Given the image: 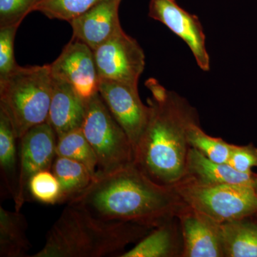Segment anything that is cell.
Returning a JSON list of instances; mask_svg holds the SVG:
<instances>
[{
	"instance_id": "27",
	"label": "cell",
	"mask_w": 257,
	"mask_h": 257,
	"mask_svg": "<svg viewBox=\"0 0 257 257\" xmlns=\"http://www.w3.org/2000/svg\"><path fill=\"white\" fill-rule=\"evenodd\" d=\"M227 163L240 172H252L251 169L257 167V147L253 145H231Z\"/></svg>"
},
{
	"instance_id": "11",
	"label": "cell",
	"mask_w": 257,
	"mask_h": 257,
	"mask_svg": "<svg viewBox=\"0 0 257 257\" xmlns=\"http://www.w3.org/2000/svg\"><path fill=\"white\" fill-rule=\"evenodd\" d=\"M149 16L164 24L185 42L202 70L210 69L206 37L198 17L182 9L175 0H150Z\"/></svg>"
},
{
	"instance_id": "21",
	"label": "cell",
	"mask_w": 257,
	"mask_h": 257,
	"mask_svg": "<svg viewBox=\"0 0 257 257\" xmlns=\"http://www.w3.org/2000/svg\"><path fill=\"white\" fill-rule=\"evenodd\" d=\"M56 156L77 161L86 166L93 175H96L97 158L82 128H76L57 138Z\"/></svg>"
},
{
	"instance_id": "24",
	"label": "cell",
	"mask_w": 257,
	"mask_h": 257,
	"mask_svg": "<svg viewBox=\"0 0 257 257\" xmlns=\"http://www.w3.org/2000/svg\"><path fill=\"white\" fill-rule=\"evenodd\" d=\"M28 194L30 200L55 205L62 204V188L58 179L51 170L40 171L30 179Z\"/></svg>"
},
{
	"instance_id": "28",
	"label": "cell",
	"mask_w": 257,
	"mask_h": 257,
	"mask_svg": "<svg viewBox=\"0 0 257 257\" xmlns=\"http://www.w3.org/2000/svg\"><path fill=\"white\" fill-rule=\"evenodd\" d=\"M256 192H257V189H256Z\"/></svg>"
},
{
	"instance_id": "5",
	"label": "cell",
	"mask_w": 257,
	"mask_h": 257,
	"mask_svg": "<svg viewBox=\"0 0 257 257\" xmlns=\"http://www.w3.org/2000/svg\"><path fill=\"white\" fill-rule=\"evenodd\" d=\"M82 130L97 158L95 175L111 173L134 164L133 144L99 92L87 101Z\"/></svg>"
},
{
	"instance_id": "20",
	"label": "cell",
	"mask_w": 257,
	"mask_h": 257,
	"mask_svg": "<svg viewBox=\"0 0 257 257\" xmlns=\"http://www.w3.org/2000/svg\"><path fill=\"white\" fill-rule=\"evenodd\" d=\"M51 170L60 183L62 204H68L80 195L95 177L86 166L65 157L56 156Z\"/></svg>"
},
{
	"instance_id": "26",
	"label": "cell",
	"mask_w": 257,
	"mask_h": 257,
	"mask_svg": "<svg viewBox=\"0 0 257 257\" xmlns=\"http://www.w3.org/2000/svg\"><path fill=\"white\" fill-rule=\"evenodd\" d=\"M20 25L0 28V79L4 78L18 67L15 58V39Z\"/></svg>"
},
{
	"instance_id": "12",
	"label": "cell",
	"mask_w": 257,
	"mask_h": 257,
	"mask_svg": "<svg viewBox=\"0 0 257 257\" xmlns=\"http://www.w3.org/2000/svg\"><path fill=\"white\" fill-rule=\"evenodd\" d=\"M177 217L183 240L182 257H224L220 223L187 204Z\"/></svg>"
},
{
	"instance_id": "7",
	"label": "cell",
	"mask_w": 257,
	"mask_h": 257,
	"mask_svg": "<svg viewBox=\"0 0 257 257\" xmlns=\"http://www.w3.org/2000/svg\"><path fill=\"white\" fill-rule=\"evenodd\" d=\"M99 80L138 86L145 67V55L137 40L121 30L94 50Z\"/></svg>"
},
{
	"instance_id": "25",
	"label": "cell",
	"mask_w": 257,
	"mask_h": 257,
	"mask_svg": "<svg viewBox=\"0 0 257 257\" xmlns=\"http://www.w3.org/2000/svg\"><path fill=\"white\" fill-rule=\"evenodd\" d=\"M40 0H0V28L20 25Z\"/></svg>"
},
{
	"instance_id": "22",
	"label": "cell",
	"mask_w": 257,
	"mask_h": 257,
	"mask_svg": "<svg viewBox=\"0 0 257 257\" xmlns=\"http://www.w3.org/2000/svg\"><path fill=\"white\" fill-rule=\"evenodd\" d=\"M188 141L190 147L200 152L209 160L217 163H227L231 144L221 138L209 136L203 131L199 123L192 124L189 128Z\"/></svg>"
},
{
	"instance_id": "9",
	"label": "cell",
	"mask_w": 257,
	"mask_h": 257,
	"mask_svg": "<svg viewBox=\"0 0 257 257\" xmlns=\"http://www.w3.org/2000/svg\"><path fill=\"white\" fill-rule=\"evenodd\" d=\"M99 94L114 119L127 135L135 151L150 117V106L140 99L138 86L100 79Z\"/></svg>"
},
{
	"instance_id": "14",
	"label": "cell",
	"mask_w": 257,
	"mask_h": 257,
	"mask_svg": "<svg viewBox=\"0 0 257 257\" xmlns=\"http://www.w3.org/2000/svg\"><path fill=\"white\" fill-rule=\"evenodd\" d=\"M86 104L87 101L69 83L53 78L47 121L55 130L57 138L76 128H82Z\"/></svg>"
},
{
	"instance_id": "19",
	"label": "cell",
	"mask_w": 257,
	"mask_h": 257,
	"mask_svg": "<svg viewBox=\"0 0 257 257\" xmlns=\"http://www.w3.org/2000/svg\"><path fill=\"white\" fill-rule=\"evenodd\" d=\"M28 223L20 211L0 207V256L23 257L31 248L27 236Z\"/></svg>"
},
{
	"instance_id": "15",
	"label": "cell",
	"mask_w": 257,
	"mask_h": 257,
	"mask_svg": "<svg viewBox=\"0 0 257 257\" xmlns=\"http://www.w3.org/2000/svg\"><path fill=\"white\" fill-rule=\"evenodd\" d=\"M185 177L203 184H237L257 189L256 174L240 172L228 163L213 162L192 147L187 156Z\"/></svg>"
},
{
	"instance_id": "3",
	"label": "cell",
	"mask_w": 257,
	"mask_h": 257,
	"mask_svg": "<svg viewBox=\"0 0 257 257\" xmlns=\"http://www.w3.org/2000/svg\"><path fill=\"white\" fill-rule=\"evenodd\" d=\"M153 228L135 223L106 221L67 204L51 227L43 247L31 257L118 256Z\"/></svg>"
},
{
	"instance_id": "16",
	"label": "cell",
	"mask_w": 257,
	"mask_h": 257,
	"mask_svg": "<svg viewBox=\"0 0 257 257\" xmlns=\"http://www.w3.org/2000/svg\"><path fill=\"white\" fill-rule=\"evenodd\" d=\"M183 240L178 218L153 228L131 249L119 257L182 256Z\"/></svg>"
},
{
	"instance_id": "4",
	"label": "cell",
	"mask_w": 257,
	"mask_h": 257,
	"mask_svg": "<svg viewBox=\"0 0 257 257\" xmlns=\"http://www.w3.org/2000/svg\"><path fill=\"white\" fill-rule=\"evenodd\" d=\"M53 78L50 64L20 67L0 79V109L8 114L17 137L48 119Z\"/></svg>"
},
{
	"instance_id": "2",
	"label": "cell",
	"mask_w": 257,
	"mask_h": 257,
	"mask_svg": "<svg viewBox=\"0 0 257 257\" xmlns=\"http://www.w3.org/2000/svg\"><path fill=\"white\" fill-rule=\"evenodd\" d=\"M68 204L106 221H124L155 228L177 216L187 205L174 188L149 178L135 164L92 183Z\"/></svg>"
},
{
	"instance_id": "17",
	"label": "cell",
	"mask_w": 257,
	"mask_h": 257,
	"mask_svg": "<svg viewBox=\"0 0 257 257\" xmlns=\"http://www.w3.org/2000/svg\"><path fill=\"white\" fill-rule=\"evenodd\" d=\"M0 172L5 191L13 200L18 196L20 177L19 138L8 114L0 109Z\"/></svg>"
},
{
	"instance_id": "1",
	"label": "cell",
	"mask_w": 257,
	"mask_h": 257,
	"mask_svg": "<svg viewBox=\"0 0 257 257\" xmlns=\"http://www.w3.org/2000/svg\"><path fill=\"white\" fill-rule=\"evenodd\" d=\"M145 85L151 92L147 99L150 117L135 149L134 164L154 182L173 188L186 177L188 132L199 123V115L187 99L157 79H149Z\"/></svg>"
},
{
	"instance_id": "13",
	"label": "cell",
	"mask_w": 257,
	"mask_h": 257,
	"mask_svg": "<svg viewBox=\"0 0 257 257\" xmlns=\"http://www.w3.org/2000/svg\"><path fill=\"white\" fill-rule=\"evenodd\" d=\"M121 0H101L85 13L69 22L72 38L80 40L93 51L122 30L119 20Z\"/></svg>"
},
{
	"instance_id": "10",
	"label": "cell",
	"mask_w": 257,
	"mask_h": 257,
	"mask_svg": "<svg viewBox=\"0 0 257 257\" xmlns=\"http://www.w3.org/2000/svg\"><path fill=\"white\" fill-rule=\"evenodd\" d=\"M50 68L53 78L69 83L84 101L99 92L94 51L80 40L72 38Z\"/></svg>"
},
{
	"instance_id": "6",
	"label": "cell",
	"mask_w": 257,
	"mask_h": 257,
	"mask_svg": "<svg viewBox=\"0 0 257 257\" xmlns=\"http://www.w3.org/2000/svg\"><path fill=\"white\" fill-rule=\"evenodd\" d=\"M173 188L187 205L220 224L257 214V192L252 187L203 184L185 177Z\"/></svg>"
},
{
	"instance_id": "23",
	"label": "cell",
	"mask_w": 257,
	"mask_h": 257,
	"mask_svg": "<svg viewBox=\"0 0 257 257\" xmlns=\"http://www.w3.org/2000/svg\"><path fill=\"white\" fill-rule=\"evenodd\" d=\"M101 0H40L34 11H38L50 19L68 23L80 16Z\"/></svg>"
},
{
	"instance_id": "18",
	"label": "cell",
	"mask_w": 257,
	"mask_h": 257,
	"mask_svg": "<svg viewBox=\"0 0 257 257\" xmlns=\"http://www.w3.org/2000/svg\"><path fill=\"white\" fill-rule=\"evenodd\" d=\"M246 219L220 224L224 257H257V224Z\"/></svg>"
},
{
	"instance_id": "8",
	"label": "cell",
	"mask_w": 257,
	"mask_h": 257,
	"mask_svg": "<svg viewBox=\"0 0 257 257\" xmlns=\"http://www.w3.org/2000/svg\"><path fill=\"white\" fill-rule=\"evenodd\" d=\"M57 137L48 121L29 130L19 139L20 177L18 196L15 199V211H20L30 201L28 184L37 172L51 170L56 157Z\"/></svg>"
}]
</instances>
